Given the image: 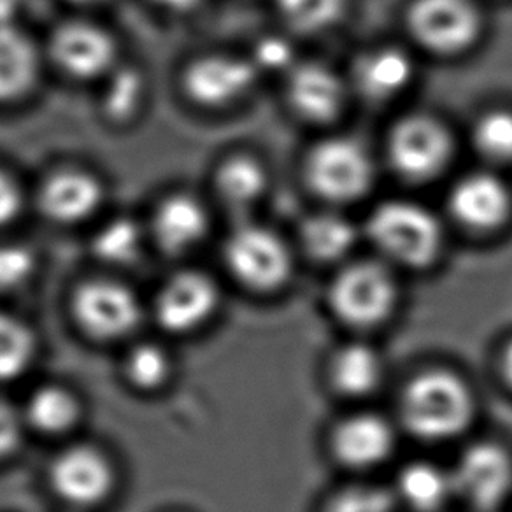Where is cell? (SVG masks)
I'll use <instances>...</instances> for the list:
<instances>
[{"instance_id": "obj_1", "label": "cell", "mask_w": 512, "mask_h": 512, "mask_svg": "<svg viewBox=\"0 0 512 512\" xmlns=\"http://www.w3.org/2000/svg\"><path fill=\"white\" fill-rule=\"evenodd\" d=\"M367 234L397 264L423 267L439 255L442 230L428 209L409 200H390L374 209Z\"/></svg>"}, {"instance_id": "obj_2", "label": "cell", "mask_w": 512, "mask_h": 512, "mask_svg": "<svg viewBox=\"0 0 512 512\" xmlns=\"http://www.w3.org/2000/svg\"><path fill=\"white\" fill-rule=\"evenodd\" d=\"M402 414L413 434L425 439H446L460 434L472 416L467 386L448 372H428L409 384Z\"/></svg>"}, {"instance_id": "obj_3", "label": "cell", "mask_w": 512, "mask_h": 512, "mask_svg": "<svg viewBox=\"0 0 512 512\" xmlns=\"http://www.w3.org/2000/svg\"><path fill=\"white\" fill-rule=\"evenodd\" d=\"M306 176L323 199L349 202L369 190L374 181V164L362 144L348 137H334L309 153Z\"/></svg>"}, {"instance_id": "obj_4", "label": "cell", "mask_w": 512, "mask_h": 512, "mask_svg": "<svg viewBox=\"0 0 512 512\" xmlns=\"http://www.w3.org/2000/svg\"><path fill=\"white\" fill-rule=\"evenodd\" d=\"M453 141L448 128L427 114L399 120L388 136L393 169L409 181L434 179L448 167Z\"/></svg>"}, {"instance_id": "obj_5", "label": "cell", "mask_w": 512, "mask_h": 512, "mask_svg": "<svg viewBox=\"0 0 512 512\" xmlns=\"http://www.w3.org/2000/svg\"><path fill=\"white\" fill-rule=\"evenodd\" d=\"M407 25L428 51L458 55L476 43L481 15L472 0H416L409 9Z\"/></svg>"}, {"instance_id": "obj_6", "label": "cell", "mask_w": 512, "mask_h": 512, "mask_svg": "<svg viewBox=\"0 0 512 512\" xmlns=\"http://www.w3.org/2000/svg\"><path fill=\"white\" fill-rule=\"evenodd\" d=\"M228 269L242 285L272 290L285 283L292 260L278 234L258 225H242L225 246Z\"/></svg>"}, {"instance_id": "obj_7", "label": "cell", "mask_w": 512, "mask_h": 512, "mask_svg": "<svg viewBox=\"0 0 512 512\" xmlns=\"http://www.w3.org/2000/svg\"><path fill=\"white\" fill-rule=\"evenodd\" d=\"M72 313L79 327L100 341L125 337L141 320L136 295L127 286L107 279L79 286L72 300Z\"/></svg>"}, {"instance_id": "obj_8", "label": "cell", "mask_w": 512, "mask_h": 512, "mask_svg": "<svg viewBox=\"0 0 512 512\" xmlns=\"http://www.w3.org/2000/svg\"><path fill=\"white\" fill-rule=\"evenodd\" d=\"M335 313L353 325H372L390 313L395 283L383 265L362 262L342 271L332 285Z\"/></svg>"}, {"instance_id": "obj_9", "label": "cell", "mask_w": 512, "mask_h": 512, "mask_svg": "<svg viewBox=\"0 0 512 512\" xmlns=\"http://www.w3.org/2000/svg\"><path fill=\"white\" fill-rule=\"evenodd\" d=\"M50 481L67 504L90 507L106 500L113 491V465L97 448L74 446L51 463Z\"/></svg>"}, {"instance_id": "obj_10", "label": "cell", "mask_w": 512, "mask_h": 512, "mask_svg": "<svg viewBox=\"0 0 512 512\" xmlns=\"http://www.w3.org/2000/svg\"><path fill=\"white\" fill-rule=\"evenodd\" d=\"M255 64L244 58L209 55L188 65L183 78L188 97L204 107H223L242 99L256 83Z\"/></svg>"}, {"instance_id": "obj_11", "label": "cell", "mask_w": 512, "mask_h": 512, "mask_svg": "<svg viewBox=\"0 0 512 512\" xmlns=\"http://www.w3.org/2000/svg\"><path fill=\"white\" fill-rule=\"evenodd\" d=\"M218 306V288L202 272L185 271L172 276L158 293L155 313L165 330L188 334L204 325Z\"/></svg>"}, {"instance_id": "obj_12", "label": "cell", "mask_w": 512, "mask_h": 512, "mask_svg": "<svg viewBox=\"0 0 512 512\" xmlns=\"http://www.w3.org/2000/svg\"><path fill=\"white\" fill-rule=\"evenodd\" d=\"M451 483L467 502L481 511H490L511 490V460L497 446L477 444L463 453Z\"/></svg>"}, {"instance_id": "obj_13", "label": "cell", "mask_w": 512, "mask_h": 512, "mask_svg": "<svg viewBox=\"0 0 512 512\" xmlns=\"http://www.w3.org/2000/svg\"><path fill=\"white\" fill-rule=\"evenodd\" d=\"M51 57L72 78H99L113 67L116 44L97 25L69 22L51 37Z\"/></svg>"}, {"instance_id": "obj_14", "label": "cell", "mask_w": 512, "mask_h": 512, "mask_svg": "<svg viewBox=\"0 0 512 512\" xmlns=\"http://www.w3.org/2000/svg\"><path fill=\"white\" fill-rule=\"evenodd\" d=\"M449 209L463 227L481 232L495 230L502 227L511 214V190L491 172H472L453 186Z\"/></svg>"}, {"instance_id": "obj_15", "label": "cell", "mask_w": 512, "mask_h": 512, "mask_svg": "<svg viewBox=\"0 0 512 512\" xmlns=\"http://www.w3.org/2000/svg\"><path fill=\"white\" fill-rule=\"evenodd\" d=\"M344 100V81L330 67L316 62L293 65L288 76V102L304 120H334L341 114Z\"/></svg>"}, {"instance_id": "obj_16", "label": "cell", "mask_w": 512, "mask_h": 512, "mask_svg": "<svg viewBox=\"0 0 512 512\" xmlns=\"http://www.w3.org/2000/svg\"><path fill=\"white\" fill-rule=\"evenodd\" d=\"M102 197L99 179L88 172L65 169L44 181L39 206L57 223H79L99 209Z\"/></svg>"}, {"instance_id": "obj_17", "label": "cell", "mask_w": 512, "mask_h": 512, "mask_svg": "<svg viewBox=\"0 0 512 512\" xmlns=\"http://www.w3.org/2000/svg\"><path fill=\"white\" fill-rule=\"evenodd\" d=\"M413 60L397 48H377L358 58L353 67V85L372 102H384L404 92L413 81Z\"/></svg>"}, {"instance_id": "obj_18", "label": "cell", "mask_w": 512, "mask_h": 512, "mask_svg": "<svg viewBox=\"0 0 512 512\" xmlns=\"http://www.w3.org/2000/svg\"><path fill=\"white\" fill-rule=\"evenodd\" d=\"M206 232V209L190 195L178 193L167 197L153 216L155 241L171 255L195 248Z\"/></svg>"}, {"instance_id": "obj_19", "label": "cell", "mask_w": 512, "mask_h": 512, "mask_svg": "<svg viewBox=\"0 0 512 512\" xmlns=\"http://www.w3.org/2000/svg\"><path fill=\"white\" fill-rule=\"evenodd\" d=\"M334 446L342 462L356 467L374 465L392 451V428L379 416L360 414L337 428Z\"/></svg>"}, {"instance_id": "obj_20", "label": "cell", "mask_w": 512, "mask_h": 512, "mask_svg": "<svg viewBox=\"0 0 512 512\" xmlns=\"http://www.w3.org/2000/svg\"><path fill=\"white\" fill-rule=\"evenodd\" d=\"M39 57L34 43L16 27L0 29V102L23 97L34 86Z\"/></svg>"}, {"instance_id": "obj_21", "label": "cell", "mask_w": 512, "mask_h": 512, "mask_svg": "<svg viewBox=\"0 0 512 512\" xmlns=\"http://www.w3.org/2000/svg\"><path fill=\"white\" fill-rule=\"evenodd\" d=\"M267 188L264 167L249 157H234L216 174V192L228 207L244 209L256 204Z\"/></svg>"}, {"instance_id": "obj_22", "label": "cell", "mask_w": 512, "mask_h": 512, "mask_svg": "<svg viewBox=\"0 0 512 512\" xmlns=\"http://www.w3.org/2000/svg\"><path fill=\"white\" fill-rule=\"evenodd\" d=\"M79 418L76 397L62 386H43L32 393L27 404V421L41 434L58 435L71 430Z\"/></svg>"}, {"instance_id": "obj_23", "label": "cell", "mask_w": 512, "mask_h": 512, "mask_svg": "<svg viewBox=\"0 0 512 512\" xmlns=\"http://www.w3.org/2000/svg\"><path fill=\"white\" fill-rule=\"evenodd\" d=\"M334 381L342 392L363 395L376 388L383 374V363L374 349L353 344L335 356Z\"/></svg>"}, {"instance_id": "obj_24", "label": "cell", "mask_w": 512, "mask_h": 512, "mask_svg": "<svg viewBox=\"0 0 512 512\" xmlns=\"http://www.w3.org/2000/svg\"><path fill=\"white\" fill-rule=\"evenodd\" d=\"M451 490V477L430 463H413L399 477L400 497L416 511L430 512L441 507Z\"/></svg>"}, {"instance_id": "obj_25", "label": "cell", "mask_w": 512, "mask_h": 512, "mask_svg": "<svg viewBox=\"0 0 512 512\" xmlns=\"http://www.w3.org/2000/svg\"><path fill=\"white\" fill-rule=\"evenodd\" d=\"M302 241L314 258L335 260L353 246L355 228L337 214H318L304 223Z\"/></svg>"}, {"instance_id": "obj_26", "label": "cell", "mask_w": 512, "mask_h": 512, "mask_svg": "<svg viewBox=\"0 0 512 512\" xmlns=\"http://www.w3.org/2000/svg\"><path fill=\"white\" fill-rule=\"evenodd\" d=\"M36 355V337L25 323L0 313V381H11L29 369Z\"/></svg>"}, {"instance_id": "obj_27", "label": "cell", "mask_w": 512, "mask_h": 512, "mask_svg": "<svg viewBox=\"0 0 512 512\" xmlns=\"http://www.w3.org/2000/svg\"><path fill=\"white\" fill-rule=\"evenodd\" d=\"M472 141L481 157L495 164L512 162V111L495 109L483 114L474 125Z\"/></svg>"}, {"instance_id": "obj_28", "label": "cell", "mask_w": 512, "mask_h": 512, "mask_svg": "<svg viewBox=\"0 0 512 512\" xmlns=\"http://www.w3.org/2000/svg\"><path fill=\"white\" fill-rule=\"evenodd\" d=\"M346 0H278V11L288 27L314 34L332 27L344 13Z\"/></svg>"}, {"instance_id": "obj_29", "label": "cell", "mask_w": 512, "mask_h": 512, "mask_svg": "<svg viewBox=\"0 0 512 512\" xmlns=\"http://www.w3.org/2000/svg\"><path fill=\"white\" fill-rule=\"evenodd\" d=\"M141 249V230L130 218H116L100 228L93 239V251L107 264H130Z\"/></svg>"}, {"instance_id": "obj_30", "label": "cell", "mask_w": 512, "mask_h": 512, "mask_svg": "<svg viewBox=\"0 0 512 512\" xmlns=\"http://www.w3.org/2000/svg\"><path fill=\"white\" fill-rule=\"evenodd\" d=\"M125 372L136 388L151 392L169 379L171 360L157 344H139L128 353Z\"/></svg>"}, {"instance_id": "obj_31", "label": "cell", "mask_w": 512, "mask_h": 512, "mask_svg": "<svg viewBox=\"0 0 512 512\" xmlns=\"http://www.w3.org/2000/svg\"><path fill=\"white\" fill-rule=\"evenodd\" d=\"M143 99V79L134 71H120L109 83L104 106L109 116L125 120L132 116Z\"/></svg>"}, {"instance_id": "obj_32", "label": "cell", "mask_w": 512, "mask_h": 512, "mask_svg": "<svg viewBox=\"0 0 512 512\" xmlns=\"http://www.w3.org/2000/svg\"><path fill=\"white\" fill-rule=\"evenodd\" d=\"M34 256L20 244H0V292H11L29 281Z\"/></svg>"}, {"instance_id": "obj_33", "label": "cell", "mask_w": 512, "mask_h": 512, "mask_svg": "<svg viewBox=\"0 0 512 512\" xmlns=\"http://www.w3.org/2000/svg\"><path fill=\"white\" fill-rule=\"evenodd\" d=\"M327 512H393V500L377 488H353L332 500Z\"/></svg>"}, {"instance_id": "obj_34", "label": "cell", "mask_w": 512, "mask_h": 512, "mask_svg": "<svg viewBox=\"0 0 512 512\" xmlns=\"http://www.w3.org/2000/svg\"><path fill=\"white\" fill-rule=\"evenodd\" d=\"M258 71H292L293 50L283 37H264L258 41L253 60Z\"/></svg>"}, {"instance_id": "obj_35", "label": "cell", "mask_w": 512, "mask_h": 512, "mask_svg": "<svg viewBox=\"0 0 512 512\" xmlns=\"http://www.w3.org/2000/svg\"><path fill=\"white\" fill-rule=\"evenodd\" d=\"M22 437L23 423L20 414L6 402H0V460L15 453Z\"/></svg>"}, {"instance_id": "obj_36", "label": "cell", "mask_w": 512, "mask_h": 512, "mask_svg": "<svg viewBox=\"0 0 512 512\" xmlns=\"http://www.w3.org/2000/svg\"><path fill=\"white\" fill-rule=\"evenodd\" d=\"M22 188L18 186L13 176L0 169V227L15 220L22 211Z\"/></svg>"}, {"instance_id": "obj_37", "label": "cell", "mask_w": 512, "mask_h": 512, "mask_svg": "<svg viewBox=\"0 0 512 512\" xmlns=\"http://www.w3.org/2000/svg\"><path fill=\"white\" fill-rule=\"evenodd\" d=\"M16 0H0V29L15 27Z\"/></svg>"}, {"instance_id": "obj_38", "label": "cell", "mask_w": 512, "mask_h": 512, "mask_svg": "<svg viewBox=\"0 0 512 512\" xmlns=\"http://www.w3.org/2000/svg\"><path fill=\"white\" fill-rule=\"evenodd\" d=\"M153 2L169 11H190L195 6H199L202 0H153Z\"/></svg>"}, {"instance_id": "obj_39", "label": "cell", "mask_w": 512, "mask_h": 512, "mask_svg": "<svg viewBox=\"0 0 512 512\" xmlns=\"http://www.w3.org/2000/svg\"><path fill=\"white\" fill-rule=\"evenodd\" d=\"M504 370L505 376H507V379L512 383V344L507 348V351H505Z\"/></svg>"}, {"instance_id": "obj_40", "label": "cell", "mask_w": 512, "mask_h": 512, "mask_svg": "<svg viewBox=\"0 0 512 512\" xmlns=\"http://www.w3.org/2000/svg\"><path fill=\"white\" fill-rule=\"evenodd\" d=\"M72 2H78V4H97V2H102V0H72Z\"/></svg>"}]
</instances>
